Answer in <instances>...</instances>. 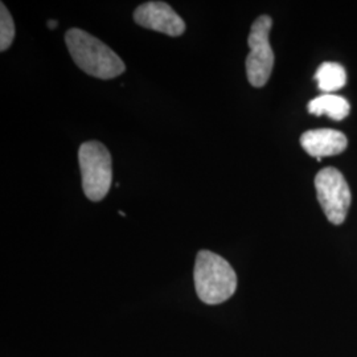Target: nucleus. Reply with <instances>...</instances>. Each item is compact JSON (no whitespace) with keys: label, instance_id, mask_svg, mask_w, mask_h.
<instances>
[{"label":"nucleus","instance_id":"f257e3e1","mask_svg":"<svg viewBox=\"0 0 357 357\" xmlns=\"http://www.w3.org/2000/svg\"><path fill=\"white\" fill-rule=\"evenodd\" d=\"M65 43L77 66L89 76L110 79L126 70L122 59L110 47L82 29H69Z\"/></svg>","mask_w":357,"mask_h":357},{"label":"nucleus","instance_id":"f03ea898","mask_svg":"<svg viewBox=\"0 0 357 357\" xmlns=\"http://www.w3.org/2000/svg\"><path fill=\"white\" fill-rule=\"evenodd\" d=\"M193 278L196 293L206 305L228 301L237 289V275L229 262L209 250L199 252Z\"/></svg>","mask_w":357,"mask_h":357},{"label":"nucleus","instance_id":"7ed1b4c3","mask_svg":"<svg viewBox=\"0 0 357 357\" xmlns=\"http://www.w3.org/2000/svg\"><path fill=\"white\" fill-rule=\"evenodd\" d=\"M78 162L85 196L90 202H101L110 191L113 180L109 150L101 142H85L78 150Z\"/></svg>","mask_w":357,"mask_h":357},{"label":"nucleus","instance_id":"20e7f679","mask_svg":"<svg viewBox=\"0 0 357 357\" xmlns=\"http://www.w3.org/2000/svg\"><path fill=\"white\" fill-rule=\"evenodd\" d=\"M271 26V17L262 15L255 19L248 38L250 53L246 57V76L255 88L266 85L274 68V52L268 40Z\"/></svg>","mask_w":357,"mask_h":357},{"label":"nucleus","instance_id":"39448f33","mask_svg":"<svg viewBox=\"0 0 357 357\" xmlns=\"http://www.w3.org/2000/svg\"><path fill=\"white\" fill-rule=\"evenodd\" d=\"M315 188L320 206L328 221L335 225L343 224L352 197L342 172L333 167L323 168L315 178Z\"/></svg>","mask_w":357,"mask_h":357},{"label":"nucleus","instance_id":"423d86ee","mask_svg":"<svg viewBox=\"0 0 357 357\" xmlns=\"http://www.w3.org/2000/svg\"><path fill=\"white\" fill-rule=\"evenodd\" d=\"M134 20L146 29L162 32L171 38L184 33L185 23L165 1H147L141 4L135 13Z\"/></svg>","mask_w":357,"mask_h":357},{"label":"nucleus","instance_id":"0eeeda50","mask_svg":"<svg viewBox=\"0 0 357 357\" xmlns=\"http://www.w3.org/2000/svg\"><path fill=\"white\" fill-rule=\"evenodd\" d=\"M301 144L310 156L321 160L324 156L339 155L347 150L348 139L343 132L331 128L308 130L301 137Z\"/></svg>","mask_w":357,"mask_h":357},{"label":"nucleus","instance_id":"6e6552de","mask_svg":"<svg viewBox=\"0 0 357 357\" xmlns=\"http://www.w3.org/2000/svg\"><path fill=\"white\" fill-rule=\"evenodd\" d=\"M308 112L314 115H328L335 121H343L349 114V103L336 94H323L318 98L310 101Z\"/></svg>","mask_w":357,"mask_h":357},{"label":"nucleus","instance_id":"1a4fd4ad","mask_svg":"<svg viewBox=\"0 0 357 357\" xmlns=\"http://www.w3.org/2000/svg\"><path fill=\"white\" fill-rule=\"evenodd\" d=\"M315 79L318 81L320 90L330 94L331 91L344 88L347 84L345 69L337 63H323L315 73Z\"/></svg>","mask_w":357,"mask_h":357},{"label":"nucleus","instance_id":"9d476101","mask_svg":"<svg viewBox=\"0 0 357 357\" xmlns=\"http://www.w3.org/2000/svg\"><path fill=\"white\" fill-rule=\"evenodd\" d=\"M15 38L13 16L4 3L0 4V51H7Z\"/></svg>","mask_w":357,"mask_h":357},{"label":"nucleus","instance_id":"9b49d317","mask_svg":"<svg viewBox=\"0 0 357 357\" xmlns=\"http://www.w3.org/2000/svg\"><path fill=\"white\" fill-rule=\"evenodd\" d=\"M56 26H57V22H54V20H50V22H48V26H50L51 29H54Z\"/></svg>","mask_w":357,"mask_h":357}]
</instances>
